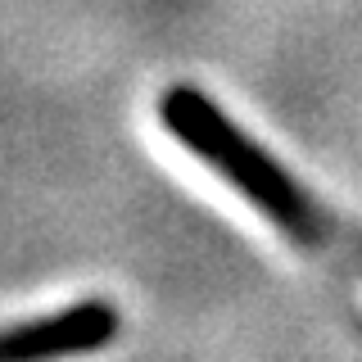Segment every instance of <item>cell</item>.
I'll return each mask as SVG.
<instances>
[{
  "label": "cell",
  "mask_w": 362,
  "mask_h": 362,
  "mask_svg": "<svg viewBox=\"0 0 362 362\" xmlns=\"http://www.w3.org/2000/svg\"><path fill=\"white\" fill-rule=\"evenodd\" d=\"M158 122L186 154H195L240 199L254 204L286 240L303 245L313 258L335 263L339 272L362 281V235L339 222L317 195H308V186L286 173L258 141H249L204 90L186 82L168 86L158 95Z\"/></svg>",
  "instance_id": "obj_1"
},
{
  "label": "cell",
  "mask_w": 362,
  "mask_h": 362,
  "mask_svg": "<svg viewBox=\"0 0 362 362\" xmlns=\"http://www.w3.org/2000/svg\"><path fill=\"white\" fill-rule=\"evenodd\" d=\"M122 317L109 299H77L45 317H28L0 331V362H54L73 354H95L118 339Z\"/></svg>",
  "instance_id": "obj_2"
}]
</instances>
